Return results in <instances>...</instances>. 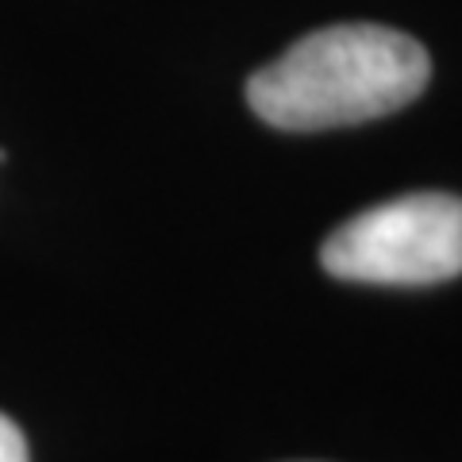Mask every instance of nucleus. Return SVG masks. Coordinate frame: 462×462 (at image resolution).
Wrapping results in <instances>:
<instances>
[{"instance_id":"nucleus-1","label":"nucleus","mask_w":462,"mask_h":462,"mask_svg":"<svg viewBox=\"0 0 462 462\" xmlns=\"http://www.w3.org/2000/svg\"><path fill=\"white\" fill-rule=\"evenodd\" d=\"M431 58L412 35L378 23H336L297 39L247 81V105L278 132H328L412 105Z\"/></svg>"},{"instance_id":"nucleus-2","label":"nucleus","mask_w":462,"mask_h":462,"mask_svg":"<svg viewBox=\"0 0 462 462\" xmlns=\"http://www.w3.org/2000/svg\"><path fill=\"white\" fill-rule=\"evenodd\" d=\"M331 278L363 285H436L462 273V197L409 193L351 216L320 247Z\"/></svg>"},{"instance_id":"nucleus-3","label":"nucleus","mask_w":462,"mask_h":462,"mask_svg":"<svg viewBox=\"0 0 462 462\" xmlns=\"http://www.w3.org/2000/svg\"><path fill=\"white\" fill-rule=\"evenodd\" d=\"M0 462H32L27 458V439L23 431L0 412Z\"/></svg>"}]
</instances>
